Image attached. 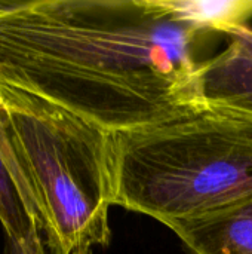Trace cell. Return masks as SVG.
<instances>
[{
    "mask_svg": "<svg viewBox=\"0 0 252 254\" xmlns=\"http://www.w3.org/2000/svg\"><path fill=\"white\" fill-rule=\"evenodd\" d=\"M252 198V128L199 115L114 134V205L165 226Z\"/></svg>",
    "mask_w": 252,
    "mask_h": 254,
    "instance_id": "3957f363",
    "label": "cell"
},
{
    "mask_svg": "<svg viewBox=\"0 0 252 254\" xmlns=\"http://www.w3.org/2000/svg\"><path fill=\"white\" fill-rule=\"evenodd\" d=\"M193 254H252V198L208 217L169 223Z\"/></svg>",
    "mask_w": 252,
    "mask_h": 254,
    "instance_id": "5b68a950",
    "label": "cell"
},
{
    "mask_svg": "<svg viewBox=\"0 0 252 254\" xmlns=\"http://www.w3.org/2000/svg\"><path fill=\"white\" fill-rule=\"evenodd\" d=\"M37 254H49V252H48V249H46V246H45V241H43V240L40 241V244H39V247H37Z\"/></svg>",
    "mask_w": 252,
    "mask_h": 254,
    "instance_id": "9c48e42d",
    "label": "cell"
},
{
    "mask_svg": "<svg viewBox=\"0 0 252 254\" xmlns=\"http://www.w3.org/2000/svg\"><path fill=\"white\" fill-rule=\"evenodd\" d=\"M43 240L40 231H34L27 240L16 241L6 238V254H37V247Z\"/></svg>",
    "mask_w": 252,
    "mask_h": 254,
    "instance_id": "ba28073f",
    "label": "cell"
},
{
    "mask_svg": "<svg viewBox=\"0 0 252 254\" xmlns=\"http://www.w3.org/2000/svg\"><path fill=\"white\" fill-rule=\"evenodd\" d=\"M205 36L162 0H0V86L111 134L159 127L202 115Z\"/></svg>",
    "mask_w": 252,
    "mask_h": 254,
    "instance_id": "6da1fadb",
    "label": "cell"
},
{
    "mask_svg": "<svg viewBox=\"0 0 252 254\" xmlns=\"http://www.w3.org/2000/svg\"><path fill=\"white\" fill-rule=\"evenodd\" d=\"M0 152L49 254H94L110 244L114 134L0 86Z\"/></svg>",
    "mask_w": 252,
    "mask_h": 254,
    "instance_id": "7a4b0ae2",
    "label": "cell"
},
{
    "mask_svg": "<svg viewBox=\"0 0 252 254\" xmlns=\"http://www.w3.org/2000/svg\"><path fill=\"white\" fill-rule=\"evenodd\" d=\"M195 92L202 115L252 128V28L230 36L229 45L199 63Z\"/></svg>",
    "mask_w": 252,
    "mask_h": 254,
    "instance_id": "277c9868",
    "label": "cell"
},
{
    "mask_svg": "<svg viewBox=\"0 0 252 254\" xmlns=\"http://www.w3.org/2000/svg\"><path fill=\"white\" fill-rule=\"evenodd\" d=\"M162 4L175 19L205 34L232 36L248 28L252 19V0H162Z\"/></svg>",
    "mask_w": 252,
    "mask_h": 254,
    "instance_id": "8992f818",
    "label": "cell"
},
{
    "mask_svg": "<svg viewBox=\"0 0 252 254\" xmlns=\"http://www.w3.org/2000/svg\"><path fill=\"white\" fill-rule=\"evenodd\" d=\"M0 225L7 240H27L37 226L30 219L7 164L0 152Z\"/></svg>",
    "mask_w": 252,
    "mask_h": 254,
    "instance_id": "52a82bcc",
    "label": "cell"
}]
</instances>
